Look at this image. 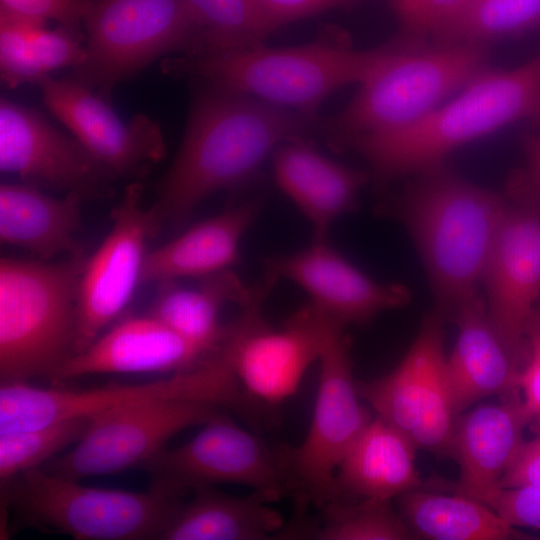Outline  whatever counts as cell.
<instances>
[{"mask_svg":"<svg viewBox=\"0 0 540 540\" xmlns=\"http://www.w3.org/2000/svg\"><path fill=\"white\" fill-rule=\"evenodd\" d=\"M309 119L254 97L211 86L199 92L152 210L159 227L182 225L209 196L252 177Z\"/></svg>","mask_w":540,"mask_h":540,"instance_id":"cell-1","label":"cell"},{"mask_svg":"<svg viewBox=\"0 0 540 540\" xmlns=\"http://www.w3.org/2000/svg\"><path fill=\"white\" fill-rule=\"evenodd\" d=\"M417 175L386 213L406 228L425 269L435 309L451 318L479 292L507 198L443 165Z\"/></svg>","mask_w":540,"mask_h":540,"instance_id":"cell-2","label":"cell"},{"mask_svg":"<svg viewBox=\"0 0 540 540\" xmlns=\"http://www.w3.org/2000/svg\"><path fill=\"white\" fill-rule=\"evenodd\" d=\"M530 118L540 119V55L512 69H485L418 121L344 146L356 150L379 180L390 181L441 166L456 149Z\"/></svg>","mask_w":540,"mask_h":540,"instance_id":"cell-3","label":"cell"},{"mask_svg":"<svg viewBox=\"0 0 540 540\" xmlns=\"http://www.w3.org/2000/svg\"><path fill=\"white\" fill-rule=\"evenodd\" d=\"M391 47L358 50L335 30L297 47L179 56L162 63L171 76L197 77L210 86L248 95L307 119L336 90L360 84Z\"/></svg>","mask_w":540,"mask_h":540,"instance_id":"cell-4","label":"cell"},{"mask_svg":"<svg viewBox=\"0 0 540 540\" xmlns=\"http://www.w3.org/2000/svg\"><path fill=\"white\" fill-rule=\"evenodd\" d=\"M82 254L60 263L0 262L1 383L52 379L73 353Z\"/></svg>","mask_w":540,"mask_h":540,"instance_id":"cell-5","label":"cell"},{"mask_svg":"<svg viewBox=\"0 0 540 540\" xmlns=\"http://www.w3.org/2000/svg\"><path fill=\"white\" fill-rule=\"evenodd\" d=\"M482 46L391 47L359 84L350 103L326 125L332 145L402 129L441 105L484 71Z\"/></svg>","mask_w":540,"mask_h":540,"instance_id":"cell-6","label":"cell"},{"mask_svg":"<svg viewBox=\"0 0 540 540\" xmlns=\"http://www.w3.org/2000/svg\"><path fill=\"white\" fill-rule=\"evenodd\" d=\"M2 485L18 521L82 540L160 539L186 497L151 487L147 492L89 487L43 468Z\"/></svg>","mask_w":540,"mask_h":540,"instance_id":"cell-7","label":"cell"},{"mask_svg":"<svg viewBox=\"0 0 540 540\" xmlns=\"http://www.w3.org/2000/svg\"><path fill=\"white\" fill-rule=\"evenodd\" d=\"M275 284L264 277L229 324L218 354L231 372L251 414L275 408L298 389L344 326L307 303L278 327L269 326L263 305Z\"/></svg>","mask_w":540,"mask_h":540,"instance_id":"cell-8","label":"cell"},{"mask_svg":"<svg viewBox=\"0 0 540 540\" xmlns=\"http://www.w3.org/2000/svg\"><path fill=\"white\" fill-rule=\"evenodd\" d=\"M155 399H183L218 408H244L242 394L225 363L214 355L200 365L153 382L114 384L84 390L1 383L0 434L34 429Z\"/></svg>","mask_w":540,"mask_h":540,"instance_id":"cell-9","label":"cell"},{"mask_svg":"<svg viewBox=\"0 0 540 540\" xmlns=\"http://www.w3.org/2000/svg\"><path fill=\"white\" fill-rule=\"evenodd\" d=\"M82 24L86 58L73 78L106 99L157 58L196 51L182 0H89Z\"/></svg>","mask_w":540,"mask_h":540,"instance_id":"cell-10","label":"cell"},{"mask_svg":"<svg viewBox=\"0 0 540 540\" xmlns=\"http://www.w3.org/2000/svg\"><path fill=\"white\" fill-rule=\"evenodd\" d=\"M151 488L188 496L219 484L250 488L272 503L293 496L288 447H271L221 412L186 443L164 448L141 466Z\"/></svg>","mask_w":540,"mask_h":540,"instance_id":"cell-11","label":"cell"},{"mask_svg":"<svg viewBox=\"0 0 540 540\" xmlns=\"http://www.w3.org/2000/svg\"><path fill=\"white\" fill-rule=\"evenodd\" d=\"M445 317L429 313L398 366L358 392L377 417L406 435L417 449L450 457L456 420L445 373Z\"/></svg>","mask_w":540,"mask_h":540,"instance_id":"cell-12","label":"cell"},{"mask_svg":"<svg viewBox=\"0 0 540 540\" xmlns=\"http://www.w3.org/2000/svg\"><path fill=\"white\" fill-rule=\"evenodd\" d=\"M319 385L303 441L288 447L293 497L322 508L337 498L335 477L344 457L371 421L354 380L350 341L341 332L319 362Z\"/></svg>","mask_w":540,"mask_h":540,"instance_id":"cell-13","label":"cell"},{"mask_svg":"<svg viewBox=\"0 0 540 540\" xmlns=\"http://www.w3.org/2000/svg\"><path fill=\"white\" fill-rule=\"evenodd\" d=\"M219 413L214 405L183 399H155L121 407L91 419L73 448L41 468L80 480L142 466L170 438Z\"/></svg>","mask_w":540,"mask_h":540,"instance_id":"cell-14","label":"cell"},{"mask_svg":"<svg viewBox=\"0 0 540 540\" xmlns=\"http://www.w3.org/2000/svg\"><path fill=\"white\" fill-rule=\"evenodd\" d=\"M142 185L129 184L112 212V226L85 261L78 285L73 353L92 344L122 313L141 283L147 239L159 228L142 204ZM71 354V355H72Z\"/></svg>","mask_w":540,"mask_h":540,"instance_id":"cell-15","label":"cell"},{"mask_svg":"<svg viewBox=\"0 0 540 540\" xmlns=\"http://www.w3.org/2000/svg\"><path fill=\"white\" fill-rule=\"evenodd\" d=\"M489 318L524 365L525 325L540 302V203L507 198L481 284Z\"/></svg>","mask_w":540,"mask_h":540,"instance_id":"cell-16","label":"cell"},{"mask_svg":"<svg viewBox=\"0 0 540 540\" xmlns=\"http://www.w3.org/2000/svg\"><path fill=\"white\" fill-rule=\"evenodd\" d=\"M48 110L116 177H140L166 153L160 126L143 114L123 121L107 99L75 78H42Z\"/></svg>","mask_w":540,"mask_h":540,"instance_id":"cell-17","label":"cell"},{"mask_svg":"<svg viewBox=\"0 0 540 540\" xmlns=\"http://www.w3.org/2000/svg\"><path fill=\"white\" fill-rule=\"evenodd\" d=\"M0 169L33 186L76 192L85 197L107 193L116 176L74 136L52 126L30 108L1 99Z\"/></svg>","mask_w":540,"mask_h":540,"instance_id":"cell-18","label":"cell"},{"mask_svg":"<svg viewBox=\"0 0 540 540\" xmlns=\"http://www.w3.org/2000/svg\"><path fill=\"white\" fill-rule=\"evenodd\" d=\"M266 274L287 280L308 296V303L339 323H366L384 311L406 305L411 293L399 283L378 281L347 259L325 237L293 253L269 258Z\"/></svg>","mask_w":540,"mask_h":540,"instance_id":"cell-19","label":"cell"},{"mask_svg":"<svg viewBox=\"0 0 540 540\" xmlns=\"http://www.w3.org/2000/svg\"><path fill=\"white\" fill-rule=\"evenodd\" d=\"M214 354L188 341L151 316H131L103 332L56 370L55 384L92 374L177 373L192 369Z\"/></svg>","mask_w":540,"mask_h":540,"instance_id":"cell-20","label":"cell"},{"mask_svg":"<svg viewBox=\"0 0 540 540\" xmlns=\"http://www.w3.org/2000/svg\"><path fill=\"white\" fill-rule=\"evenodd\" d=\"M532 416L521 394L483 403L456 417L450 456L459 466L453 492L483 502L516 460Z\"/></svg>","mask_w":540,"mask_h":540,"instance_id":"cell-21","label":"cell"},{"mask_svg":"<svg viewBox=\"0 0 540 540\" xmlns=\"http://www.w3.org/2000/svg\"><path fill=\"white\" fill-rule=\"evenodd\" d=\"M458 328L445 373L456 416L481 400L520 393V364L495 330L480 292L451 317Z\"/></svg>","mask_w":540,"mask_h":540,"instance_id":"cell-22","label":"cell"},{"mask_svg":"<svg viewBox=\"0 0 540 540\" xmlns=\"http://www.w3.org/2000/svg\"><path fill=\"white\" fill-rule=\"evenodd\" d=\"M277 186L310 224L314 237H325L331 226L357 205L368 180L363 171L336 162L301 138L273 154Z\"/></svg>","mask_w":540,"mask_h":540,"instance_id":"cell-23","label":"cell"},{"mask_svg":"<svg viewBox=\"0 0 540 540\" xmlns=\"http://www.w3.org/2000/svg\"><path fill=\"white\" fill-rule=\"evenodd\" d=\"M258 211L256 200L238 202L146 253L141 283L200 279L230 270Z\"/></svg>","mask_w":540,"mask_h":540,"instance_id":"cell-24","label":"cell"},{"mask_svg":"<svg viewBox=\"0 0 540 540\" xmlns=\"http://www.w3.org/2000/svg\"><path fill=\"white\" fill-rule=\"evenodd\" d=\"M416 450L406 435L375 416L337 470L336 500H391L421 488Z\"/></svg>","mask_w":540,"mask_h":540,"instance_id":"cell-25","label":"cell"},{"mask_svg":"<svg viewBox=\"0 0 540 540\" xmlns=\"http://www.w3.org/2000/svg\"><path fill=\"white\" fill-rule=\"evenodd\" d=\"M83 198L76 192L54 198L30 184L2 183L1 241L32 253L40 261L63 253L80 254L75 234Z\"/></svg>","mask_w":540,"mask_h":540,"instance_id":"cell-26","label":"cell"},{"mask_svg":"<svg viewBox=\"0 0 540 540\" xmlns=\"http://www.w3.org/2000/svg\"><path fill=\"white\" fill-rule=\"evenodd\" d=\"M190 494L179 503L160 539L261 540L283 526L272 502L257 492L238 496L206 486Z\"/></svg>","mask_w":540,"mask_h":540,"instance_id":"cell-27","label":"cell"},{"mask_svg":"<svg viewBox=\"0 0 540 540\" xmlns=\"http://www.w3.org/2000/svg\"><path fill=\"white\" fill-rule=\"evenodd\" d=\"M198 280L194 286L159 283L149 314L207 353L216 354L229 329L220 319L223 308L241 306L255 286H246L231 269Z\"/></svg>","mask_w":540,"mask_h":540,"instance_id":"cell-28","label":"cell"},{"mask_svg":"<svg viewBox=\"0 0 540 540\" xmlns=\"http://www.w3.org/2000/svg\"><path fill=\"white\" fill-rule=\"evenodd\" d=\"M396 499L398 511L415 538L429 540L528 538L485 503L454 492L448 495L418 488Z\"/></svg>","mask_w":540,"mask_h":540,"instance_id":"cell-29","label":"cell"},{"mask_svg":"<svg viewBox=\"0 0 540 540\" xmlns=\"http://www.w3.org/2000/svg\"><path fill=\"white\" fill-rule=\"evenodd\" d=\"M193 25L191 56L262 46L273 32L256 0H182Z\"/></svg>","mask_w":540,"mask_h":540,"instance_id":"cell-30","label":"cell"},{"mask_svg":"<svg viewBox=\"0 0 540 540\" xmlns=\"http://www.w3.org/2000/svg\"><path fill=\"white\" fill-rule=\"evenodd\" d=\"M540 27V0H466L435 36L441 44L482 46Z\"/></svg>","mask_w":540,"mask_h":540,"instance_id":"cell-31","label":"cell"},{"mask_svg":"<svg viewBox=\"0 0 540 540\" xmlns=\"http://www.w3.org/2000/svg\"><path fill=\"white\" fill-rule=\"evenodd\" d=\"M391 500H335L314 533L321 540H409L415 536Z\"/></svg>","mask_w":540,"mask_h":540,"instance_id":"cell-32","label":"cell"},{"mask_svg":"<svg viewBox=\"0 0 540 540\" xmlns=\"http://www.w3.org/2000/svg\"><path fill=\"white\" fill-rule=\"evenodd\" d=\"M90 423L89 418H75L34 429L1 433V484L25 471L41 468L62 450L76 444Z\"/></svg>","mask_w":540,"mask_h":540,"instance_id":"cell-33","label":"cell"},{"mask_svg":"<svg viewBox=\"0 0 540 540\" xmlns=\"http://www.w3.org/2000/svg\"><path fill=\"white\" fill-rule=\"evenodd\" d=\"M45 24L0 10V74L6 86L15 88L25 83L37 84L46 76L31 44L32 35Z\"/></svg>","mask_w":540,"mask_h":540,"instance_id":"cell-34","label":"cell"},{"mask_svg":"<svg viewBox=\"0 0 540 540\" xmlns=\"http://www.w3.org/2000/svg\"><path fill=\"white\" fill-rule=\"evenodd\" d=\"M410 40L435 37L466 0H388Z\"/></svg>","mask_w":540,"mask_h":540,"instance_id":"cell-35","label":"cell"},{"mask_svg":"<svg viewBox=\"0 0 540 540\" xmlns=\"http://www.w3.org/2000/svg\"><path fill=\"white\" fill-rule=\"evenodd\" d=\"M83 36L79 30L63 26L54 30L40 27L32 35L31 44L44 75L62 68L79 69L86 58Z\"/></svg>","mask_w":540,"mask_h":540,"instance_id":"cell-36","label":"cell"},{"mask_svg":"<svg viewBox=\"0 0 540 540\" xmlns=\"http://www.w3.org/2000/svg\"><path fill=\"white\" fill-rule=\"evenodd\" d=\"M483 503L515 528L540 530V486L498 488Z\"/></svg>","mask_w":540,"mask_h":540,"instance_id":"cell-37","label":"cell"},{"mask_svg":"<svg viewBox=\"0 0 540 540\" xmlns=\"http://www.w3.org/2000/svg\"><path fill=\"white\" fill-rule=\"evenodd\" d=\"M0 10L47 22L54 20L60 26L79 30L89 0H0Z\"/></svg>","mask_w":540,"mask_h":540,"instance_id":"cell-38","label":"cell"},{"mask_svg":"<svg viewBox=\"0 0 540 540\" xmlns=\"http://www.w3.org/2000/svg\"><path fill=\"white\" fill-rule=\"evenodd\" d=\"M527 355L519 374V390L532 418H540V302L525 325Z\"/></svg>","mask_w":540,"mask_h":540,"instance_id":"cell-39","label":"cell"},{"mask_svg":"<svg viewBox=\"0 0 540 540\" xmlns=\"http://www.w3.org/2000/svg\"><path fill=\"white\" fill-rule=\"evenodd\" d=\"M354 0H256L273 31L296 20L350 5Z\"/></svg>","mask_w":540,"mask_h":540,"instance_id":"cell-40","label":"cell"},{"mask_svg":"<svg viewBox=\"0 0 540 540\" xmlns=\"http://www.w3.org/2000/svg\"><path fill=\"white\" fill-rule=\"evenodd\" d=\"M529 427L533 436L525 440L499 488L540 486V418H534Z\"/></svg>","mask_w":540,"mask_h":540,"instance_id":"cell-41","label":"cell"},{"mask_svg":"<svg viewBox=\"0 0 540 540\" xmlns=\"http://www.w3.org/2000/svg\"><path fill=\"white\" fill-rule=\"evenodd\" d=\"M525 165L509 183L510 199L540 203V132L523 141Z\"/></svg>","mask_w":540,"mask_h":540,"instance_id":"cell-42","label":"cell"}]
</instances>
